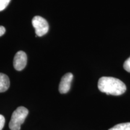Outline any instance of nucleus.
<instances>
[{
    "label": "nucleus",
    "instance_id": "obj_11",
    "mask_svg": "<svg viewBox=\"0 0 130 130\" xmlns=\"http://www.w3.org/2000/svg\"><path fill=\"white\" fill-rule=\"evenodd\" d=\"M6 32V28L3 26H0V37L2 36Z\"/></svg>",
    "mask_w": 130,
    "mask_h": 130
},
{
    "label": "nucleus",
    "instance_id": "obj_5",
    "mask_svg": "<svg viewBox=\"0 0 130 130\" xmlns=\"http://www.w3.org/2000/svg\"><path fill=\"white\" fill-rule=\"evenodd\" d=\"M73 79V74L71 73H67L61 78V81L59 84L60 93L64 94L68 93L71 89V83Z\"/></svg>",
    "mask_w": 130,
    "mask_h": 130
},
{
    "label": "nucleus",
    "instance_id": "obj_8",
    "mask_svg": "<svg viewBox=\"0 0 130 130\" xmlns=\"http://www.w3.org/2000/svg\"><path fill=\"white\" fill-rule=\"evenodd\" d=\"M11 0H0V12L4 10L10 2Z\"/></svg>",
    "mask_w": 130,
    "mask_h": 130
},
{
    "label": "nucleus",
    "instance_id": "obj_7",
    "mask_svg": "<svg viewBox=\"0 0 130 130\" xmlns=\"http://www.w3.org/2000/svg\"><path fill=\"white\" fill-rule=\"evenodd\" d=\"M109 130H130V122L119 123L110 128Z\"/></svg>",
    "mask_w": 130,
    "mask_h": 130
},
{
    "label": "nucleus",
    "instance_id": "obj_10",
    "mask_svg": "<svg viewBox=\"0 0 130 130\" xmlns=\"http://www.w3.org/2000/svg\"><path fill=\"white\" fill-rule=\"evenodd\" d=\"M5 118L2 115H0V130H2L5 125Z\"/></svg>",
    "mask_w": 130,
    "mask_h": 130
},
{
    "label": "nucleus",
    "instance_id": "obj_4",
    "mask_svg": "<svg viewBox=\"0 0 130 130\" xmlns=\"http://www.w3.org/2000/svg\"><path fill=\"white\" fill-rule=\"evenodd\" d=\"M27 63V56L25 53L19 51L16 54L13 59V66L16 71H21L25 68Z\"/></svg>",
    "mask_w": 130,
    "mask_h": 130
},
{
    "label": "nucleus",
    "instance_id": "obj_2",
    "mask_svg": "<svg viewBox=\"0 0 130 130\" xmlns=\"http://www.w3.org/2000/svg\"><path fill=\"white\" fill-rule=\"evenodd\" d=\"M28 110L24 107H19L14 110L11 117L9 128L11 130H20L21 125L25 122L28 115Z\"/></svg>",
    "mask_w": 130,
    "mask_h": 130
},
{
    "label": "nucleus",
    "instance_id": "obj_9",
    "mask_svg": "<svg viewBox=\"0 0 130 130\" xmlns=\"http://www.w3.org/2000/svg\"><path fill=\"white\" fill-rule=\"evenodd\" d=\"M123 68L128 72H130V57L126 60L124 63H123Z\"/></svg>",
    "mask_w": 130,
    "mask_h": 130
},
{
    "label": "nucleus",
    "instance_id": "obj_3",
    "mask_svg": "<svg viewBox=\"0 0 130 130\" xmlns=\"http://www.w3.org/2000/svg\"><path fill=\"white\" fill-rule=\"evenodd\" d=\"M32 25L35 29L37 36L41 37L48 32L49 25L46 19L39 16H36L32 19Z\"/></svg>",
    "mask_w": 130,
    "mask_h": 130
},
{
    "label": "nucleus",
    "instance_id": "obj_1",
    "mask_svg": "<svg viewBox=\"0 0 130 130\" xmlns=\"http://www.w3.org/2000/svg\"><path fill=\"white\" fill-rule=\"evenodd\" d=\"M98 87L101 92L107 95L119 96L125 92V84L116 78L103 77L99 79Z\"/></svg>",
    "mask_w": 130,
    "mask_h": 130
},
{
    "label": "nucleus",
    "instance_id": "obj_6",
    "mask_svg": "<svg viewBox=\"0 0 130 130\" xmlns=\"http://www.w3.org/2000/svg\"><path fill=\"white\" fill-rule=\"evenodd\" d=\"M10 87V79L7 75L0 73V93L6 92Z\"/></svg>",
    "mask_w": 130,
    "mask_h": 130
}]
</instances>
